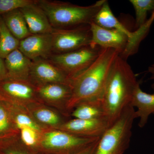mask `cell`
Here are the masks:
<instances>
[{"label": "cell", "instance_id": "cell-1", "mask_svg": "<svg viewBox=\"0 0 154 154\" xmlns=\"http://www.w3.org/2000/svg\"><path fill=\"white\" fill-rule=\"evenodd\" d=\"M119 55L112 48H102L99 56L88 68L71 79L72 96L66 106L69 115L81 102L102 99L113 63Z\"/></svg>", "mask_w": 154, "mask_h": 154}, {"label": "cell", "instance_id": "cell-2", "mask_svg": "<svg viewBox=\"0 0 154 154\" xmlns=\"http://www.w3.org/2000/svg\"><path fill=\"white\" fill-rule=\"evenodd\" d=\"M140 83L126 60L119 55L114 62L102 99L105 119L110 126L131 105Z\"/></svg>", "mask_w": 154, "mask_h": 154}, {"label": "cell", "instance_id": "cell-3", "mask_svg": "<svg viewBox=\"0 0 154 154\" xmlns=\"http://www.w3.org/2000/svg\"><path fill=\"white\" fill-rule=\"evenodd\" d=\"M105 1L84 7L48 0H38L36 3L46 14L54 29H68L90 25Z\"/></svg>", "mask_w": 154, "mask_h": 154}, {"label": "cell", "instance_id": "cell-4", "mask_svg": "<svg viewBox=\"0 0 154 154\" xmlns=\"http://www.w3.org/2000/svg\"><path fill=\"white\" fill-rule=\"evenodd\" d=\"M134 107L129 105L99 139L94 154H123L129 147L136 119Z\"/></svg>", "mask_w": 154, "mask_h": 154}, {"label": "cell", "instance_id": "cell-5", "mask_svg": "<svg viewBox=\"0 0 154 154\" xmlns=\"http://www.w3.org/2000/svg\"><path fill=\"white\" fill-rule=\"evenodd\" d=\"M100 138L84 137L60 130L48 129L42 134L38 149L51 152L74 154L96 142Z\"/></svg>", "mask_w": 154, "mask_h": 154}, {"label": "cell", "instance_id": "cell-6", "mask_svg": "<svg viewBox=\"0 0 154 154\" xmlns=\"http://www.w3.org/2000/svg\"><path fill=\"white\" fill-rule=\"evenodd\" d=\"M102 48L89 45L70 52L52 54L48 60L71 79L88 68L96 60Z\"/></svg>", "mask_w": 154, "mask_h": 154}, {"label": "cell", "instance_id": "cell-7", "mask_svg": "<svg viewBox=\"0 0 154 154\" xmlns=\"http://www.w3.org/2000/svg\"><path fill=\"white\" fill-rule=\"evenodd\" d=\"M53 54L65 53L90 45L91 33L90 25L68 29H53Z\"/></svg>", "mask_w": 154, "mask_h": 154}, {"label": "cell", "instance_id": "cell-8", "mask_svg": "<svg viewBox=\"0 0 154 154\" xmlns=\"http://www.w3.org/2000/svg\"><path fill=\"white\" fill-rule=\"evenodd\" d=\"M0 100L24 107L40 102L36 87L30 80L10 78H6L0 82Z\"/></svg>", "mask_w": 154, "mask_h": 154}, {"label": "cell", "instance_id": "cell-9", "mask_svg": "<svg viewBox=\"0 0 154 154\" xmlns=\"http://www.w3.org/2000/svg\"><path fill=\"white\" fill-rule=\"evenodd\" d=\"M29 80L36 86L51 84H70L71 79L49 60L39 58L32 61Z\"/></svg>", "mask_w": 154, "mask_h": 154}, {"label": "cell", "instance_id": "cell-10", "mask_svg": "<svg viewBox=\"0 0 154 154\" xmlns=\"http://www.w3.org/2000/svg\"><path fill=\"white\" fill-rule=\"evenodd\" d=\"M36 87L39 102L44 105L57 107L63 111L64 115H69L67 113L66 106L72 96L70 84L51 83Z\"/></svg>", "mask_w": 154, "mask_h": 154}, {"label": "cell", "instance_id": "cell-11", "mask_svg": "<svg viewBox=\"0 0 154 154\" xmlns=\"http://www.w3.org/2000/svg\"><path fill=\"white\" fill-rule=\"evenodd\" d=\"M91 40L90 45L102 48H112L119 55L123 52L128 43V38L124 33L116 29H106L94 22L90 24Z\"/></svg>", "mask_w": 154, "mask_h": 154}, {"label": "cell", "instance_id": "cell-12", "mask_svg": "<svg viewBox=\"0 0 154 154\" xmlns=\"http://www.w3.org/2000/svg\"><path fill=\"white\" fill-rule=\"evenodd\" d=\"M110 127L105 119H75L64 122L57 129L84 137L100 138Z\"/></svg>", "mask_w": 154, "mask_h": 154}, {"label": "cell", "instance_id": "cell-13", "mask_svg": "<svg viewBox=\"0 0 154 154\" xmlns=\"http://www.w3.org/2000/svg\"><path fill=\"white\" fill-rule=\"evenodd\" d=\"M18 49L31 60L48 59L53 54L51 33L31 34L20 40Z\"/></svg>", "mask_w": 154, "mask_h": 154}, {"label": "cell", "instance_id": "cell-14", "mask_svg": "<svg viewBox=\"0 0 154 154\" xmlns=\"http://www.w3.org/2000/svg\"><path fill=\"white\" fill-rule=\"evenodd\" d=\"M31 34H51L54 28L46 14L36 4H33L20 9Z\"/></svg>", "mask_w": 154, "mask_h": 154}, {"label": "cell", "instance_id": "cell-15", "mask_svg": "<svg viewBox=\"0 0 154 154\" xmlns=\"http://www.w3.org/2000/svg\"><path fill=\"white\" fill-rule=\"evenodd\" d=\"M7 72V78L29 80L32 60L19 49L10 53L4 59Z\"/></svg>", "mask_w": 154, "mask_h": 154}, {"label": "cell", "instance_id": "cell-16", "mask_svg": "<svg viewBox=\"0 0 154 154\" xmlns=\"http://www.w3.org/2000/svg\"><path fill=\"white\" fill-rule=\"evenodd\" d=\"M27 108L35 121L47 129H57L65 122L59 113L41 102L33 103Z\"/></svg>", "mask_w": 154, "mask_h": 154}, {"label": "cell", "instance_id": "cell-17", "mask_svg": "<svg viewBox=\"0 0 154 154\" xmlns=\"http://www.w3.org/2000/svg\"><path fill=\"white\" fill-rule=\"evenodd\" d=\"M131 105L137 108L135 112L136 118H139L138 126L143 128L147 123L149 116L154 114V92L149 94L143 92L140 84L136 88Z\"/></svg>", "mask_w": 154, "mask_h": 154}, {"label": "cell", "instance_id": "cell-18", "mask_svg": "<svg viewBox=\"0 0 154 154\" xmlns=\"http://www.w3.org/2000/svg\"><path fill=\"white\" fill-rule=\"evenodd\" d=\"M70 115L75 119H106L102 99L81 102L72 110Z\"/></svg>", "mask_w": 154, "mask_h": 154}, {"label": "cell", "instance_id": "cell-19", "mask_svg": "<svg viewBox=\"0 0 154 154\" xmlns=\"http://www.w3.org/2000/svg\"><path fill=\"white\" fill-rule=\"evenodd\" d=\"M93 22L103 28L119 30L127 35L128 39L134 36V32H130L114 16L106 0L96 14Z\"/></svg>", "mask_w": 154, "mask_h": 154}, {"label": "cell", "instance_id": "cell-20", "mask_svg": "<svg viewBox=\"0 0 154 154\" xmlns=\"http://www.w3.org/2000/svg\"><path fill=\"white\" fill-rule=\"evenodd\" d=\"M19 132L13 118L11 104L0 100V141L19 136Z\"/></svg>", "mask_w": 154, "mask_h": 154}, {"label": "cell", "instance_id": "cell-21", "mask_svg": "<svg viewBox=\"0 0 154 154\" xmlns=\"http://www.w3.org/2000/svg\"><path fill=\"white\" fill-rule=\"evenodd\" d=\"M1 17L10 32L20 41L31 35L20 9L11 11Z\"/></svg>", "mask_w": 154, "mask_h": 154}, {"label": "cell", "instance_id": "cell-22", "mask_svg": "<svg viewBox=\"0 0 154 154\" xmlns=\"http://www.w3.org/2000/svg\"><path fill=\"white\" fill-rule=\"evenodd\" d=\"M11 105L14 122L19 130L22 128L29 127L42 133L46 130L48 129L41 126L35 121L27 107L12 104Z\"/></svg>", "mask_w": 154, "mask_h": 154}, {"label": "cell", "instance_id": "cell-23", "mask_svg": "<svg viewBox=\"0 0 154 154\" xmlns=\"http://www.w3.org/2000/svg\"><path fill=\"white\" fill-rule=\"evenodd\" d=\"M154 21V12L147 21L142 26L138 28L134 32V36L128 39V43L124 51L120 54V56L125 60H127L130 55L134 54L137 51L140 43L148 34L150 28Z\"/></svg>", "mask_w": 154, "mask_h": 154}, {"label": "cell", "instance_id": "cell-24", "mask_svg": "<svg viewBox=\"0 0 154 154\" xmlns=\"http://www.w3.org/2000/svg\"><path fill=\"white\" fill-rule=\"evenodd\" d=\"M19 44L20 40L11 33L0 16V57L5 59L10 53L19 48Z\"/></svg>", "mask_w": 154, "mask_h": 154}, {"label": "cell", "instance_id": "cell-25", "mask_svg": "<svg viewBox=\"0 0 154 154\" xmlns=\"http://www.w3.org/2000/svg\"><path fill=\"white\" fill-rule=\"evenodd\" d=\"M135 12V26L139 28L147 21L148 13L154 12V0H130Z\"/></svg>", "mask_w": 154, "mask_h": 154}, {"label": "cell", "instance_id": "cell-26", "mask_svg": "<svg viewBox=\"0 0 154 154\" xmlns=\"http://www.w3.org/2000/svg\"><path fill=\"white\" fill-rule=\"evenodd\" d=\"M21 142L28 148H38L42 134L29 127L22 128L19 130Z\"/></svg>", "mask_w": 154, "mask_h": 154}, {"label": "cell", "instance_id": "cell-27", "mask_svg": "<svg viewBox=\"0 0 154 154\" xmlns=\"http://www.w3.org/2000/svg\"><path fill=\"white\" fill-rule=\"evenodd\" d=\"M35 2L34 0H0V16L25 8Z\"/></svg>", "mask_w": 154, "mask_h": 154}, {"label": "cell", "instance_id": "cell-28", "mask_svg": "<svg viewBox=\"0 0 154 154\" xmlns=\"http://www.w3.org/2000/svg\"><path fill=\"white\" fill-rule=\"evenodd\" d=\"M14 145L5 149V154H30L25 149V146L21 142L19 136L14 138Z\"/></svg>", "mask_w": 154, "mask_h": 154}, {"label": "cell", "instance_id": "cell-29", "mask_svg": "<svg viewBox=\"0 0 154 154\" xmlns=\"http://www.w3.org/2000/svg\"><path fill=\"white\" fill-rule=\"evenodd\" d=\"M99 140L86 148L74 154H94Z\"/></svg>", "mask_w": 154, "mask_h": 154}, {"label": "cell", "instance_id": "cell-30", "mask_svg": "<svg viewBox=\"0 0 154 154\" xmlns=\"http://www.w3.org/2000/svg\"><path fill=\"white\" fill-rule=\"evenodd\" d=\"M7 78V72L4 59L0 57V82Z\"/></svg>", "mask_w": 154, "mask_h": 154}, {"label": "cell", "instance_id": "cell-31", "mask_svg": "<svg viewBox=\"0 0 154 154\" xmlns=\"http://www.w3.org/2000/svg\"><path fill=\"white\" fill-rule=\"evenodd\" d=\"M148 72L151 75L150 79H151L154 80V66H151L149 67Z\"/></svg>", "mask_w": 154, "mask_h": 154}, {"label": "cell", "instance_id": "cell-32", "mask_svg": "<svg viewBox=\"0 0 154 154\" xmlns=\"http://www.w3.org/2000/svg\"><path fill=\"white\" fill-rule=\"evenodd\" d=\"M152 66H154V63L152 65Z\"/></svg>", "mask_w": 154, "mask_h": 154}]
</instances>
